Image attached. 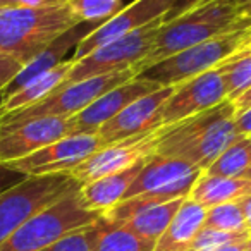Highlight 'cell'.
Listing matches in <instances>:
<instances>
[{
  "label": "cell",
  "instance_id": "obj_1",
  "mask_svg": "<svg viewBox=\"0 0 251 251\" xmlns=\"http://www.w3.org/2000/svg\"><path fill=\"white\" fill-rule=\"evenodd\" d=\"M234 117L236 110L232 101L226 100L201 114L160 127L155 153L186 160L205 172L241 136Z\"/></svg>",
  "mask_w": 251,
  "mask_h": 251
},
{
  "label": "cell",
  "instance_id": "obj_2",
  "mask_svg": "<svg viewBox=\"0 0 251 251\" xmlns=\"http://www.w3.org/2000/svg\"><path fill=\"white\" fill-rule=\"evenodd\" d=\"M250 25L251 19L239 14L234 0H201L195 7L162 23L150 52L134 67L136 74L165 57Z\"/></svg>",
  "mask_w": 251,
  "mask_h": 251
},
{
  "label": "cell",
  "instance_id": "obj_3",
  "mask_svg": "<svg viewBox=\"0 0 251 251\" xmlns=\"http://www.w3.org/2000/svg\"><path fill=\"white\" fill-rule=\"evenodd\" d=\"M69 2L42 7L0 9V55L26 66L60 35L79 25Z\"/></svg>",
  "mask_w": 251,
  "mask_h": 251
},
{
  "label": "cell",
  "instance_id": "obj_4",
  "mask_svg": "<svg viewBox=\"0 0 251 251\" xmlns=\"http://www.w3.org/2000/svg\"><path fill=\"white\" fill-rule=\"evenodd\" d=\"M79 188L76 186L26 220L0 246V251H42L73 230L97 222L101 213L84 205Z\"/></svg>",
  "mask_w": 251,
  "mask_h": 251
},
{
  "label": "cell",
  "instance_id": "obj_5",
  "mask_svg": "<svg viewBox=\"0 0 251 251\" xmlns=\"http://www.w3.org/2000/svg\"><path fill=\"white\" fill-rule=\"evenodd\" d=\"M251 36V25L243 29L210 38L198 45L169 55L136 74L138 79L157 86H176L200 74L219 67L224 60L236 53Z\"/></svg>",
  "mask_w": 251,
  "mask_h": 251
},
{
  "label": "cell",
  "instance_id": "obj_6",
  "mask_svg": "<svg viewBox=\"0 0 251 251\" xmlns=\"http://www.w3.org/2000/svg\"><path fill=\"white\" fill-rule=\"evenodd\" d=\"M136 77V71L131 69L119 71V73H108L101 76L88 77L83 81H74V83H62L57 86L50 95H47L43 100L29 105L21 110H16L9 115L0 119V127L2 126H14L26 122L29 119L38 117H74L81 110L93 103L97 98H100L108 90L119 86V84L131 81Z\"/></svg>",
  "mask_w": 251,
  "mask_h": 251
},
{
  "label": "cell",
  "instance_id": "obj_7",
  "mask_svg": "<svg viewBox=\"0 0 251 251\" xmlns=\"http://www.w3.org/2000/svg\"><path fill=\"white\" fill-rule=\"evenodd\" d=\"M81 186L69 174L26 176L0 191V246L35 213Z\"/></svg>",
  "mask_w": 251,
  "mask_h": 251
},
{
  "label": "cell",
  "instance_id": "obj_8",
  "mask_svg": "<svg viewBox=\"0 0 251 251\" xmlns=\"http://www.w3.org/2000/svg\"><path fill=\"white\" fill-rule=\"evenodd\" d=\"M164 21L165 19H158L150 23L129 35L93 50L83 59L73 60V67L64 83H74V81H83L88 77L101 76V74L119 73L131 67L134 69L150 52L158 28Z\"/></svg>",
  "mask_w": 251,
  "mask_h": 251
},
{
  "label": "cell",
  "instance_id": "obj_9",
  "mask_svg": "<svg viewBox=\"0 0 251 251\" xmlns=\"http://www.w3.org/2000/svg\"><path fill=\"white\" fill-rule=\"evenodd\" d=\"M201 174V169L195 167L189 162L153 153L145 160L143 169L127 188L124 200L136 196L157 198L162 201L188 198Z\"/></svg>",
  "mask_w": 251,
  "mask_h": 251
},
{
  "label": "cell",
  "instance_id": "obj_10",
  "mask_svg": "<svg viewBox=\"0 0 251 251\" xmlns=\"http://www.w3.org/2000/svg\"><path fill=\"white\" fill-rule=\"evenodd\" d=\"M101 147L103 143L97 133H76L60 138L28 157L9 162L5 167L23 176L67 174Z\"/></svg>",
  "mask_w": 251,
  "mask_h": 251
},
{
  "label": "cell",
  "instance_id": "obj_11",
  "mask_svg": "<svg viewBox=\"0 0 251 251\" xmlns=\"http://www.w3.org/2000/svg\"><path fill=\"white\" fill-rule=\"evenodd\" d=\"M174 5L176 0H134L133 4L121 9L117 14L98 25L90 35L84 36L79 45L74 49L71 59L79 60L93 50L129 35L150 23L167 19L174 11Z\"/></svg>",
  "mask_w": 251,
  "mask_h": 251
},
{
  "label": "cell",
  "instance_id": "obj_12",
  "mask_svg": "<svg viewBox=\"0 0 251 251\" xmlns=\"http://www.w3.org/2000/svg\"><path fill=\"white\" fill-rule=\"evenodd\" d=\"M176 86H162L122 108L97 131L103 147L129 138L148 134L162 127V110Z\"/></svg>",
  "mask_w": 251,
  "mask_h": 251
},
{
  "label": "cell",
  "instance_id": "obj_13",
  "mask_svg": "<svg viewBox=\"0 0 251 251\" xmlns=\"http://www.w3.org/2000/svg\"><path fill=\"white\" fill-rule=\"evenodd\" d=\"M74 134L67 117H38L0 127V165L25 158L53 141Z\"/></svg>",
  "mask_w": 251,
  "mask_h": 251
},
{
  "label": "cell",
  "instance_id": "obj_14",
  "mask_svg": "<svg viewBox=\"0 0 251 251\" xmlns=\"http://www.w3.org/2000/svg\"><path fill=\"white\" fill-rule=\"evenodd\" d=\"M182 201L184 198L162 201L157 198L136 196V198L121 201L108 212L101 213V217L107 222L124 227L143 239L157 243L158 237L165 232L171 220L174 219Z\"/></svg>",
  "mask_w": 251,
  "mask_h": 251
},
{
  "label": "cell",
  "instance_id": "obj_15",
  "mask_svg": "<svg viewBox=\"0 0 251 251\" xmlns=\"http://www.w3.org/2000/svg\"><path fill=\"white\" fill-rule=\"evenodd\" d=\"M157 136L158 129L153 131V133L140 134V136L129 138V140L101 147L100 150L90 155L86 160H83L77 167H74L67 174L79 184H86V182H91L95 179L121 172L153 155Z\"/></svg>",
  "mask_w": 251,
  "mask_h": 251
},
{
  "label": "cell",
  "instance_id": "obj_16",
  "mask_svg": "<svg viewBox=\"0 0 251 251\" xmlns=\"http://www.w3.org/2000/svg\"><path fill=\"white\" fill-rule=\"evenodd\" d=\"M226 100V86L219 69L215 67L212 71H206L184 83L176 84L174 93L171 95L162 110V127L201 114Z\"/></svg>",
  "mask_w": 251,
  "mask_h": 251
},
{
  "label": "cell",
  "instance_id": "obj_17",
  "mask_svg": "<svg viewBox=\"0 0 251 251\" xmlns=\"http://www.w3.org/2000/svg\"><path fill=\"white\" fill-rule=\"evenodd\" d=\"M160 86L153 83H148L143 79H134L126 81V83L119 84V86L108 90L100 98L88 105L84 110L71 117L74 126V134L76 133H97L105 122H108L112 117L119 114L122 108H126L134 100L145 97V95L151 93V91L158 90Z\"/></svg>",
  "mask_w": 251,
  "mask_h": 251
},
{
  "label": "cell",
  "instance_id": "obj_18",
  "mask_svg": "<svg viewBox=\"0 0 251 251\" xmlns=\"http://www.w3.org/2000/svg\"><path fill=\"white\" fill-rule=\"evenodd\" d=\"M98 25H101V23L83 21V23H79V25L74 26V28H71L69 31H66L64 35H60L59 38H57L53 43H50L38 57H35L31 62H28L21 71H19V74L11 81V84L5 88V91L2 95L5 97V95L12 93V91H16L18 88H21L23 84L31 81L33 77L40 76V74L47 73V71H50L52 67H55V66H59L60 62H64V55H66L71 49H76V47L79 45L81 40H83L86 35H90Z\"/></svg>",
  "mask_w": 251,
  "mask_h": 251
},
{
  "label": "cell",
  "instance_id": "obj_19",
  "mask_svg": "<svg viewBox=\"0 0 251 251\" xmlns=\"http://www.w3.org/2000/svg\"><path fill=\"white\" fill-rule=\"evenodd\" d=\"M145 160H140L138 164L131 165V167L124 169L121 172L108 174L105 177L81 184L79 193L81 198H83V203L97 213H105L110 208H114L115 205H119L124 200L126 191L133 184L136 176L143 169Z\"/></svg>",
  "mask_w": 251,
  "mask_h": 251
},
{
  "label": "cell",
  "instance_id": "obj_20",
  "mask_svg": "<svg viewBox=\"0 0 251 251\" xmlns=\"http://www.w3.org/2000/svg\"><path fill=\"white\" fill-rule=\"evenodd\" d=\"M71 67H73V59L64 60L59 66L33 77L31 81L23 84L16 91L5 95L4 98H0V119L4 115H9L12 112L21 110V108H26L29 105L36 103V101L43 100L47 95H50L57 86H60L66 81Z\"/></svg>",
  "mask_w": 251,
  "mask_h": 251
},
{
  "label": "cell",
  "instance_id": "obj_21",
  "mask_svg": "<svg viewBox=\"0 0 251 251\" xmlns=\"http://www.w3.org/2000/svg\"><path fill=\"white\" fill-rule=\"evenodd\" d=\"M206 208L189 198H184L165 232L155 243L153 251H182L200 232L205 224Z\"/></svg>",
  "mask_w": 251,
  "mask_h": 251
},
{
  "label": "cell",
  "instance_id": "obj_22",
  "mask_svg": "<svg viewBox=\"0 0 251 251\" xmlns=\"http://www.w3.org/2000/svg\"><path fill=\"white\" fill-rule=\"evenodd\" d=\"M246 195H251V181L248 179L201 174L188 198L201 205L203 208H212L222 203L237 201Z\"/></svg>",
  "mask_w": 251,
  "mask_h": 251
},
{
  "label": "cell",
  "instance_id": "obj_23",
  "mask_svg": "<svg viewBox=\"0 0 251 251\" xmlns=\"http://www.w3.org/2000/svg\"><path fill=\"white\" fill-rule=\"evenodd\" d=\"M251 165V138L239 136L230 143L203 174L219 177H243Z\"/></svg>",
  "mask_w": 251,
  "mask_h": 251
},
{
  "label": "cell",
  "instance_id": "obj_24",
  "mask_svg": "<svg viewBox=\"0 0 251 251\" xmlns=\"http://www.w3.org/2000/svg\"><path fill=\"white\" fill-rule=\"evenodd\" d=\"M155 241L143 239L131 230L110 224L100 217V234L93 251H153Z\"/></svg>",
  "mask_w": 251,
  "mask_h": 251
},
{
  "label": "cell",
  "instance_id": "obj_25",
  "mask_svg": "<svg viewBox=\"0 0 251 251\" xmlns=\"http://www.w3.org/2000/svg\"><path fill=\"white\" fill-rule=\"evenodd\" d=\"M227 100L234 101L251 88V53H234L219 67Z\"/></svg>",
  "mask_w": 251,
  "mask_h": 251
},
{
  "label": "cell",
  "instance_id": "obj_26",
  "mask_svg": "<svg viewBox=\"0 0 251 251\" xmlns=\"http://www.w3.org/2000/svg\"><path fill=\"white\" fill-rule=\"evenodd\" d=\"M203 227H210V229L222 230V232H234V234L248 232L243 212H241V206L237 205V201L222 203V205L206 208Z\"/></svg>",
  "mask_w": 251,
  "mask_h": 251
},
{
  "label": "cell",
  "instance_id": "obj_27",
  "mask_svg": "<svg viewBox=\"0 0 251 251\" xmlns=\"http://www.w3.org/2000/svg\"><path fill=\"white\" fill-rule=\"evenodd\" d=\"M98 234H100V219L95 224L73 230L42 251H93Z\"/></svg>",
  "mask_w": 251,
  "mask_h": 251
},
{
  "label": "cell",
  "instance_id": "obj_28",
  "mask_svg": "<svg viewBox=\"0 0 251 251\" xmlns=\"http://www.w3.org/2000/svg\"><path fill=\"white\" fill-rule=\"evenodd\" d=\"M122 0H71V7L79 21L103 23L121 11Z\"/></svg>",
  "mask_w": 251,
  "mask_h": 251
},
{
  "label": "cell",
  "instance_id": "obj_29",
  "mask_svg": "<svg viewBox=\"0 0 251 251\" xmlns=\"http://www.w3.org/2000/svg\"><path fill=\"white\" fill-rule=\"evenodd\" d=\"M248 237H250L248 232L234 234V232H222V230L210 229V227H201L200 232L195 236V239L182 251H215L219 248L226 246V244L244 241Z\"/></svg>",
  "mask_w": 251,
  "mask_h": 251
},
{
  "label": "cell",
  "instance_id": "obj_30",
  "mask_svg": "<svg viewBox=\"0 0 251 251\" xmlns=\"http://www.w3.org/2000/svg\"><path fill=\"white\" fill-rule=\"evenodd\" d=\"M23 67L25 66L16 59H12V57L0 55V95L4 93L5 88L11 84V81L18 76Z\"/></svg>",
  "mask_w": 251,
  "mask_h": 251
},
{
  "label": "cell",
  "instance_id": "obj_31",
  "mask_svg": "<svg viewBox=\"0 0 251 251\" xmlns=\"http://www.w3.org/2000/svg\"><path fill=\"white\" fill-rule=\"evenodd\" d=\"M69 0H0V9H18V7H42V5L60 4Z\"/></svg>",
  "mask_w": 251,
  "mask_h": 251
},
{
  "label": "cell",
  "instance_id": "obj_32",
  "mask_svg": "<svg viewBox=\"0 0 251 251\" xmlns=\"http://www.w3.org/2000/svg\"><path fill=\"white\" fill-rule=\"evenodd\" d=\"M23 177H26V176L19 174V172L5 167V165H0V191H4V189L14 186L16 182H19Z\"/></svg>",
  "mask_w": 251,
  "mask_h": 251
},
{
  "label": "cell",
  "instance_id": "obj_33",
  "mask_svg": "<svg viewBox=\"0 0 251 251\" xmlns=\"http://www.w3.org/2000/svg\"><path fill=\"white\" fill-rule=\"evenodd\" d=\"M234 122H236V127L241 136H251V108L243 112H236Z\"/></svg>",
  "mask_w": 251,
  "mask_h": 251
},
{
  "label": "cell",
  "instance_id": "obj_34",
  "mask_svg": "<svg viewBox=\"0 0 251 251\" xmlns=\"http://www.w3.org/2000/svg\"><path fill=\"white\" fill-rule=\"evenodd\" d=\"M237 205L241 206L246 229H248V232L251 234V195H246V196H243V198H239L237 200Z\"/></svg>",
  "mask_w": 251,
  "mask_h": 251
},
{
  "label": "cell",
  "instance_id": "obj_35",
  "mask_svg": "<svg viewBox=\"0 0 251 251\" xmlns=\"http://www.w3.org/2000/svg\"><path fill=\"white\" fill-rule=\"evenodd\" d=\"M232 105H234V110L236 112H243V110L251 108V88L244 91L241 97H237L236 100L232 101Z\"/></svg>",
  "mask_w": 251,
  "mask_h": 251
},
{
  "label": "cell",
  "instance_id": "obj_36",
  "mask_svg": "<svg viewBox=\"0 0 251 251\" xmlns=\"http://www.w3.org/2000/svg\"><path fill=\"white\" fill-rule=\"evenodd\" d=\"M200 2H201V0H176L174 11H172V14L169 16L167 19L176 18V16L182 14V12H184V11H188V9L195 7V5H196V4H200Z\"/></svg>",
  "mask_w": 251,
  "mask_h": 251
},
{
  "label": "cell",
  "instance_id": "obj_37",
  "mask_svg": "<svg viewBox=\"0 0 251 251\" xmlns=\"http://www.w3.org/2000/svg\"><path fill=\"white\" fill-rule=\"evenodd\" d=\"M234 2H236L237 9H239V14L243 18L251 19V0H234Z\"/></svg>",
  "mask_w": 251,
  "mask_h": 251
},
{
  "label": "cell",
  "instance_id": "obj_38",
  "mask_svg": "<svg viewBox=\"0 0 251 251\" xmlns=\"http://www.w3.org/2000/svg\"><path fill=\"white\" fill-rule=\"evenodd\" d=\"M251 236V234H250ZM246 239L244 241H237V243H230V244H226V246L219 248V250L215 251H246Z\"/></svg>",
  "mask_w": 251,
  "mask_h": 251
},
{
  "label": "cell",
  "instance_id": "obj_39",
  "mask_svg": "<svg viewBox=\"0 0 251 251\" xmlns=\"http://www.w3.org/2000/svg\"><path fill=\"white\" fill-rule=\"evenodd\" d=\"M236 53H251V43H248V45L241 47V49L237 50ZM232 55H234V53H232Z\"/></svg>",
  "mask_w": 251,
  "mask_h": 251
},
{
  "label": "cell",
  "instance_id": "obj_40",
  "mask_svg": "<svg viewBox=\"0 0 251 251\" xmlns=\"http://www.w3.org/2000/svg\"><path fill=\"white\" fill-rule=\"evenodd\" d=\"M243 177H244V179H248V181H251V165H250V169H248V171L244 172Z\"/></svg>",
  "mask_w": 251,
  "mask_h": 251
},
{
  "label": "cell",
  "instance_id": "obj_41",
  "mask_svg": "<svg viewBox=\"0 0 251 251\" xmlns=\"http://www.w3.org/2000/svg\"><path fill=\"white\" fill-rule=\"evenodd\" d=\"M244 244H246V251H251V236L248 237L246 243H244Z\"/></svg>",
  "mask_w": 251,
  "mask_h": 251
},
{
  "label": "cell",
  "instance_id": "obj_42",
  "mask_svg": "<svg viewBox=\"0 0 251 251\" xmlns=\"http://www.w3.org/2000/svg\"><path fill=\"white\" fill-rule=\"evenodd\" d=\"M250 138H251V136H250Z\"/></svg>",
  "mask_w": 251,
  "mask_h": 251
}]
</instances>
